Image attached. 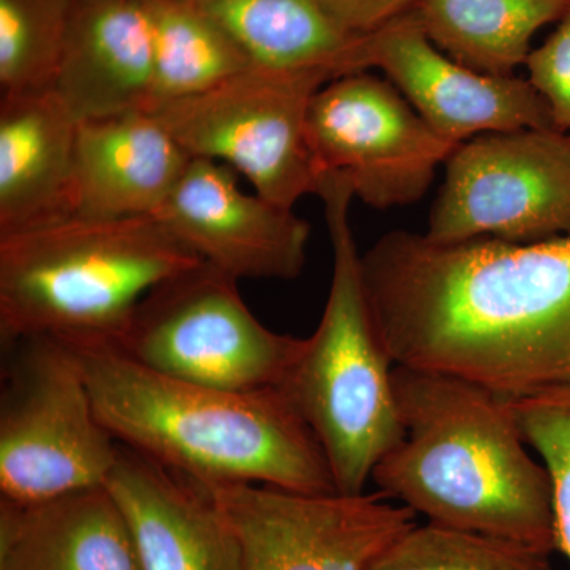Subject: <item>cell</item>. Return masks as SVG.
Masks as SVG:
<instances>
[{
	"instance_id": "obj_4",
	"label": "cell",
	"mask_w": 570,
	"mask_h": 570,
	"mask_svg": "<svg viewBox=\"0 0 570 570\" xmlns=\"http://www.w3.org/2000/svg\"><path fill=\"white\" fill-rule=\"evenodd\" d=\"M204 264L157 217L71 216L0 235V336L118 344L149 292Z\"/></svg>"
},
{
	"instance_id": "obj_7",
	"label": "cell",
	"mask_w": 570,
	"mask_h": 570,
	"mask_svg": "<svg viewBox=\"0 0 570 570\" xmlns=\"http://www.w3.org/2000/svg\"><path fill=\"white\" fill-rule=\"evenodd\" d=\"M239 281L200 264L154 287L116 346L140 365L206 387L281 389L305 337L262 324Z\"/></svg>"
},
{
	"instance_id": "obj_19",
	"label": "cell",
	"mask_w": 570,
	"mask_h": 570,
	"mask_svg": "<svg viewBox=\"0 0 570 570\" xmlns=\"http://www.w3.org/2000/svg\"><path fill=\"white\" fill-rule=\"evenodd\" d=\"M255 66L314 71L330 80L356 73L363 37L344 32L322 0H193Z\"/></svg>"
},
{
	"instance_id": "obj_26",
	"label": "cell",
	"mask_w": 570,
	"mask_h": 570,
	"mask_svg": "<svg viewBox=\"0 0 570 570\" xmlns=\"http://www.w3.org/2000/svg\"><path fill=\"white\" fill-rule=\"evenodd\" d=\"M322 3L344 32L363 37L414 10L417 0H322Z\"/></svg>"
},
{
	"instance_id": "obj_3",
	"label": "cell",
	"mask_w": 570,
	"mask_h": 570,
	"mask_svg": "<svg viewBox=\"0 0 570 570\" xmlns=\"http://www.w3.org/2000/svg\"><path fill=\"white\" fill-rule=\"evenodd\" d=\"M67 344L119 444L200 483L335 493L324 450L283 389L206 387L156 373L112 343Z\"/></svg>"
},
{
	"instance_id": "obj_2",
	"label": "cell",
	"mask_w": 570,
	"mask_h": 570,
	"mask_svg": "<svg viewBox=\"0 0 570 570\" xmlns=\"http://www.w3.org/2000/svg\"><path fill=\"white\" fill-rule=\"evenodd\" d=\"M404 436L379 461V493L431 523L557 550L553 489L512 401L464 379L395 366Z\"/></svg>"
},
{
	"instance_id": "obj_21",
	"label": "cell",
	"mask_w": 570,
	"mask_h": 570,
	"mask_svg": "<svg viewBox=\"0 0 570 570\" xmlns=\"http://www.w3.org/2000/svg\"><path fill=\"white\" fill-rule=\"evenodd\" d=\"M151 22L154 105L197 96L255 66L193 0H145Z\"/></svg>"
},
{
	"instance_id": "obj_6",
	"label": "cell",
	"mask_w": 570,
	"mask_h": 570,
	"mask_svg": "<svg viewBox=\"0 0 570 570\" xmlns=\"http://www.w3.org/2000/svg\"><path fill=\"white\" fill-rule=\"evenodd\" d=\"M0 501H47L107 485L119 442L94 406L77 354L55 337L3 343Z\"/></svg>"
},
{
	"instance_id": "obj_20",
	"label": "cell",
	"mask_w": 570,
	"mask_h": 570,
	"mask_svg": "<svg viewBox=\"0 0 570 570\" xmlns=\"http://www.w3.org/2000/svg\"><path fill=\"white\" fill-rule=\"evenodd\" d=\"M570 0H417L428 39L480 73L513 77L531 55L535 33L560 21Z\"/></svg>"
},
{
	"instance_id": "obj_16",
	"label": "cell",
	"mask_w": 570,
	"mask_h": 570,
	"mask_svg": "<svg viewBox=\"0 0 570 570\" xmlns=\"http://www.w3.org/2000/svg\"><path fill=\"white\" fill-rule=\"evenodd\" d=\"M190 160L153 111L78 124L73 216H154Z\"/></svg>"
},
{
	"instance_id": "obj_11",
	"label": "cell",
	"mask_w": 570,
	"mask_h": 570,
	"mask_svg": "<svg viewBox=\"0 0 570 570\" xmlns=\"http://www.w3.org/2000/svg\"><path fill=\"white\" fill-rule=\"evenodd\" d=\"M234 532L238 570H370L415 524L381 493H302L262 483H204Z\"/></svg>"
},
{
	"instance_id": "obj_9",
	"label": "cell",
	"mask_w": 570,
	"mask_h": 570,
	"mask_svg": "<svg viewBox=\"0 0 570 570\" xmlns=\"http://www.w3.org/2000/svg\"><path fill=\"white\" fill-rule=\"evenodd\" d=\"M570 234V134L520 129L461 142L428 220L436 245L546 242Z\"/></svg>"
},
{
	"instance_id": "obj_15",
	"label": "cell",
	"mask_w": 570,
	"mask_h": 570,
	"mask_svg": "<svg viewBox=\"0 0 570 570\" xmlns=\"http://www.w3.org/2000/svg\"><path fill=\"white\" fill-rule=\"evenodd\" d=\"M51 91L78 124L151 111L154 50L145 0H75Z\"/></svg>"
},
{
	"instance_id": "obj_17",
	"label": "cell",
	"mask_w": 570,
	"mask_h": 570,
	"mask_svg": "<svg viewBox=\"0 0 570 570\" xmlns=\"http://www.w3.org/2000/svg\"><path fill=\"white\" fill-rule=\"evenodd\" d=\"M78 122L52 91L0 99V235L73 216Z\"/></svg>"
},
{
	"instance_id": "obj_1",
	"label": "cell",
	"mask_w": 570,
	"mask_h": 570,
	"mask_svg": "<svg viewBox=\"0 0 570 570\" xmlns=\"http://www.w3.org/2000/svg\"><path fill=\"white\" fill-rule=\"evenodd\" d=\"M362 275L395 365L508 400L570 387V234L436 245L395 230L362 255Z\"/></svg>"
},
{
	"instance_id": "obj_12",
	"label": "cell",
	"mask_w": 570,
	"mask_h": 570,
	"mask_svg": "<svg viewBox=\"0 0 570 570\" xmlns=\"http://www.w3.org/2000/svg\"><path fill=\"white\" fill-rule=\"evenodd\" d=\"M360 67L385 73L428 126L456 146L483 134L554 127L530 81L456 62L428 39L414 10L363 37Z\"/></svg>"
},
{
	"instance_id": "obj_8",
	"label": "cell",
	"mask_w": 570,
	"mask_h": 570,
	"mask_svg": "<svg viewBox=\"0 0 570 570\" xmlns=\"http://www.w3.org/2000/svg\"><path fill=\"white\" fill-rule=\"evenodd\" d=\"M330 81L314 71L253 66L151 111L190 157L228 165L253 184L255 194L294 208L299 198L316 194L307 110Z\"/></svg>"
},
{
	"instance_id": "obj_22",
	"label": "cell",
	"mask_w": 570,
	"mask_h": 570,
	"mask_svg": "<svg viewBox=\"0 0 570 570\" xmlns=\"http://www.w3.org/2000/svg\"><path fill=\"white\" fill-rule=\"evenodd\" d=\"M370 570H554L550 553L513 540L428 521L414 524Z\"/></svg>"
},
{
	"instance_id": "obj_24",
	"label": "cell",
	"mask_w": 570,
	"mask_h": 570,
	"mask_svg": "<svg viewBox=\"0 0 570 570\" xmlns=\"http://www.w3.org/2000/svg\"><path fill=\"white\" fill-rule=\"evenodd\" d=\"M510 401L524 441L549 471L557 550L570 560V387Z\"/></svg>"
},
{
	"instance_id": "obj_14",
	"label": "cell",
	"mask_w": 570,
	"mask_h": 570,
	"mask_svg": "<svg viewBox=\"0 0 570 570\" xmlns=\"http://www.w3.org/2000/svg\"><path fill=\"white\" fill-rule=\"evenodd\" d=\"M141 570H238L234 532L204 483L119 444L107 480Z\"/></svg>"
},
{
	"instance_id": "obj_5",
	"label": "cell",
	"mask_w": 570,
	"mask_h": 570,
	"mask_svg": "<svg viewBox=\"0 0 570 570\" xmlns=\"http://www.w3.org/2000/svg\"><path fill=\"white\" fill-rule=\"evenodd\" d=\"M333 253L332 284L316 332L305 337L283 389L324 450L337 493H365L379 461L404 436L393 363L379 333L355 245V195L341 174L317 178Z\"/></svg>"
},
{
	"instance_id": "obj_23",
	"label": "cell",
	"mask_w": 570,
	"mask_h": 570,
	"mask_svg": "<svg viewBox=\"0 0 570 570\" xmlns=\"http://www.w3.org/2000/svg\"><path fill=\"white\" fill-rule=\"evenodd\" d=\"M75 0H0L2 96L51 91Z\"/></svg>"
},
{
	"instance_id": "obj_10",
	"label": "cell",
	"mask_w": 570,
	"mask_h": 570,
	"mask_svg": "<svg viewBox=\"0 0 570 570\" xmlns=\"http://www.w3.org/2000/svg\"><path fill=\"white\" fill-rule=\"evenodd\" d=\"M307 146L317 178L341 174L363 204H415L456 145L434 132L389 80L367 71L326 82L311 100Z\"/></svg>"
},
{
	"instance_id": "obj_13",
	"label": "cell",
	"mask_w": 570,
	"mask_h": 570,
	"mask_svg": "<svg viewBox=\"0 0 570 570\" xmlns=\"http://www.w3.org/2000/svg\"><path fill=\"white\" fill-rule=\"evenodd\" d=\"M154 217L204 264L236 281L302 275L311 225L238 186L234 168L193 157Z\"/></svg>"
},
{
	"instance_id": "obj_18",
	"label": "cell",
	"mask_w": 570,
	"mask_h": 570,
	"mask_svg": "<svg viewBox=\"0 0 570 570\" xmlns=\"http://www.w3.org/2000/svg\"><path fill=\"white\" fill-rule=\"evenodd\" d=\"M0 570H141L107 485L47 501H0Z\"/></svg>"
},
{
	"instance_id": "obj_25",
	"label": "cell",
	"mask_w": 570,
	"mask_h": 570,
	"mask_svg": "<svg viewBox=\"0 0 570 570\" xmlns=\"http://www.w3.org/2000/svg\"><path fill=\"white\" fill-rule=\"evenodd\" d=\"M524 66L530 73L528 81L549 107L553 126L570 134V6Z\"/></svg>"
}]
</instances>
